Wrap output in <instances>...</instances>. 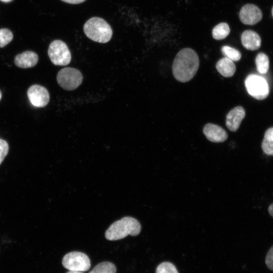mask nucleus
Returning <instances> with one entry per match:
<instances>
[{
    "mask_svg": "<svg viewBox=\"0 0 273 273\" xmlns=\"http://www.w3.org/2000/svg\"><path fill=\"white\" fill-rule=\"evenodd\" d=\"M268 211L269 214L273 217V203L268 207Z\"/></svg>",
    "mask_w": 273,
    "mask_h": 273,
    "instance_id": "25",
    "label": "nucleus"
},
{
    "mask_svg": "<svg viewBox=\"0 0 273 273\" xmlns=\"http://www.w3.org/2000/svg\"><path fill=\"white\" fill-rule=\"evenodd\" d=\"M0 1L4 3H9V2H11L12 0H0Z\"/></svg>",
    "mask_w": 273,
    "mask_h": 273,
    "instance_id": "27",
    "label": "nucleus"
},
{
    "mask_svg": "<svg viewBox=\"0 0 273 273\" xmlns=\"http://www.w3.org/2000/svg\"><path fill=\"white\" fill-rule=\"evenodd\" d=\"M199 67L197 54L191 48H184L176 54L172 64V73L178 81L186 82L191 80Z\"/></svg>",
    "mask_w": 273,
    "mask_h": 273,
    "instance_id": "1",
    "label": "nucleus"
},
{
    "mask_svg": "<svg viewBox=\"0 0 273 273\" xmlns=\"http://www.w3.org/2000/svg\"><path fill=\"white\" fill-rule=\"evenodd\" d=\"M216 68L221 75L225 77L232 76L236 71V66L233 61L226 57L218 61Z\"/></svg>",
    "mask_w": 273,
    "mask_h": 273,
    "instance_id": "14",
    "label": "nucleus"
},
{
    "mask_svg": "<svg viewBox=\"0 0 273 273\" xmlns=\"http://www.w3.org/2000/svg\"><path fill=\"white\" fill-rule=\"evenodd\" d=\"M221 51L225 57L229 58L233 61H238L241 58L240 52L231 47L224 46L221 48Z\"/></svg>",
    "mask_w": 273,
    "mask_h": 273,
    "instance_id": "19",
    "label": "nucleus"
},
{
    "mask_svg": "<svg viewBox=\"0 0 273 273\" xmlns=\"http://www.w3.org/2000/svg\"><path fill=\"white\" fill-rule=\"evenodd\" d=\"M245 116V111L241 106H237L232 109L226 115L225 124L232 131H237L242 120Z\"/></svg>",
    "mask_w": 273,
    "mask_h": 273,
    "instance_id": "11",
    "label": "nucleus"
},
{
    "mask_svg": "<svg viewBox=\"0 0 273 273\" xmlns=\"http://www.w3.org/2000/svg\"><path fill=\"white\" fill-rule=\"evenodd\" d=\"M116 268L110 262H103L97 264L89 273H116Z\"/></svg>",
    "mask_w": 273,
    "mask_h": 273,
    "instance_id": "18",
    "label": "nucleus"
},
{
    "mask_svg": "<svg viewBox=\"0 0 273 273\" xmlns=\"http://www.w3.org/2000/svg\"><path fill=\"white\" fill-rule=\"evenodd\" d=\"M2 93H1V92L0 90V100H1V98H2Z\"/></svg>",
    "mask_w": 273,
    "mask_h": 273,
    "instance_id": "28",
    "label": "nucleus"
},
{
    "mask_svg": "<svg viewBox=\"0 0 273 273\" xmlns=\"http://www.w3.org/2000/svg\"><path fill=\"white\" fill-rule=\"evenodd\" d=\"M255 64L257 71L261 74H265L269 69V59L263 53L257 54L255 59Z\"/></svg>",
    "mask_w": 273,
    "mask_h": 273,
    "instance_id": "17",
    "label": "nucleus"
},
{
    "mask_svg": "<svg viewBox=\"0 0 273 273\" xmlns=\"http://www.w3.org/2000/svg\"><path fill=\"white\" fill-rule=\"evenodd\" d=\"M265 264L269 269L273 270V246L270 248L266 254Z\"/></svg>",
    "mask_w": 273,
    "mask_h": 273,
    "instance_id": "23",
    "label": "nucleus"
},
{
    "mask_svg": "<svg viewBox=\"0 0 273 273\" xmlns=\"http://www.w3.org/2000/svg\"><path fill=\"white\" fill-rule=\"evenodd\" d=\"M70 4H78L84 2L85 0H61Z\"/></svg>",
    "mask_w": 273,
    "mask_h": 273,
    "instance_id": "24",
    "label": "nucleus"
},
{
    "mask_svg": "<svg viewBox=\"0 0 273 273\" xmlns=\"http://www.w3.org/2000/svg\"><path fill=\"white\" fill-rule=\"evenodd\" d=\"M83 31L87 37L100 43L108 42L113 34L110 25L105 20L98 17L88 19L84 24Z\"/></svg>",
    "mask_w": 273,
    "mask_h": 273,
    "instance_id": "3",
    "label": "nucleus"
},
{
    "mask_svg": "<svg viewBox=\"0 0 273 273\" xmlns=\"http://www.w3.org/2000/svg\"><path fill=\"white\" fill-rule=\"evenodd\" d=\"M271 14H272V17H273V7H272V9H271Z\"/></svg>",
    "mask_w": 273,
    "mask_h": 273,
    "instance_id": "29",
    "label": "nucleus"
},
{
    "mask_svg": "<svg viewBox=\"0 0 273 273\" xmlns=\"http://www.w3.org/2000/svg\"><path fill=\"white\" fill-rule=\"evenodd\" d=\"M9 152V145L7 142L0 139V164L4 160Z\"/></svg>",
    "mask_w": 273,
    "mask_h": 273,
    "instance_id": "22",
    "label": "nucleus"
},
{
    "mask_svg": "<svg viewBox=\"0 0 273 273\" xmlns=\"http://www.w3.org/2000/svg\"><path fill=\"white\" fill-rule=\"evenodd\" d=\"M48 54L52 63L55 65H67L71 60L68 46L61 40H55L50 43Z\"/></svg>",
    "mask_w": 273,
    "mask_h": 273,
    "instance_id": "4",
    "label": "nucleus"
},
{
    "mask_svg": "<svg viewBox=\"0 0 273 273\" xmlns=\"http://www.w3.org/2000/svg\"><path fill=\"white\" fill-rule=\"evenodd\" d=\"M13 38L12 32L8 29H0V48H3L12 41Z\"/></svg>",
    "mask_w": 273,
    "mask_h": 273,
    "instance_id": "20",
    "label": "nucleus"
},
{
    "mask_svg": "<svg viewBox=\"0 0 273 273\" xmlns=\"http://www.w3.org/2000/svg\"><path fill=\"white\" fill-rule=\"evenodd\" d=\"M230 32V28L229 25L226 23L221 22L213 28L212 34L215 39L221 40L225 38Z\"/></svg>",
    "mask_w": 273,
    "mask_h": 273,
    "instance_id": "16",
    "label": "nucleus"
},
{
    "mask_svg": "<svg viewBox=\"0 0 273 273\" xmlns=\"http://www.w3.org/2000/svg\"><path fill=\"white\" fill-rule=\"evenodd\" d=\"M38 60V55L30 51H25L17 55L14 59L16 66L21 68H27L34 66Z\"/></svg>",
    "mask_w": 273,
    "mask_h": 273,
    "instance_id": "12",
    "label": "nucleus"
},
{
    "mask_svg": "<svg viewBox=\"0 0 273 273\" xmlns=\"http://www.w3.org/2000/svg\"><path fill=\"white\" fill-rule=\"evenodd\" d=\"M245 85L249 94L257 100H263L269 94L268 83L261 76L253 74L249 75L245 79Z\"/></svg>",
    "mask_w": 273,
    "mask_h": 273,
    "instance_id": "6",
    "label": "nucleus"
},
{
    "mask_svg": "<svg viewBox=\"0 0 273 273\" xmlns=\"http://www.w3.org/2000/svg\"><path fill=\"white\" fill-rule=\"evenodd\" d=\"M156 273H178L175 266L169 262L160 263L156 268Z\"/></svg>",
    "mask_w": 273,
    "mask_h": 273,
    "instance_id": "21",
    "label": "nucleus"
},
{
    "mask_svg": "<svg viewBox=\"0 0 273 273\" xmlns=\"http://www.w3.org/2000/svg\"><path fill=\"white\" fill-rule=\"evenodd\" d=\"M261 148L266 155L273 156V127L266 130L261 144Z\"/></svg>",
    "mask_w": 273,
    "mask_h": 273,
    "instance_id": "15",
    "label": "nucleus"
},
{
    "mask_svg": "<svg viewBox=\"0 0 273 273\" xmlns=\"http://www.w3.org/2000/svg\"><path fill=\"white\" fill-rule=\"evenodd\" d=\"M67 273H82L81 271H70L67 272Z\"/></svg>",
    "mask_w": 273,
    "mask_h": 273,
    "instance_id": "26",
    "label": "nucleus"
},
{
    "mask_svg": "<svg viewBox=\"0 0 273 273\" xmlns=\"http://www.w3.org/2000/svg\"><path fill=\"white\" fill-rule=\"evenodd\" d=\"M141 230V225L134 218L126 216L113 222L105 232L106 238L110 241L123 239L128 235L136 236Z\"/></svg>",
    "mask_w": 273,
    "mask_h": 273,
    "instance_id": "2",
    "label": "nucleus"
},
{
    "mask_svg": "<svg viewBox=\"0 0 273 273\" xmlns=\"http://www.w3.org/2000/svg\"><path fill=\"white\" fill-rule=\"evenodd\" d=\"M203 131L206 138L212 142H223L228 137L227 132L223 128L212 123L206 124Z\"/></svg>",
    "mask_w": 273,
    "mask_h": 273,
    "instance_id": "10",
    "label": "nucleus"
},
{
    "mask_svg": "<svg viewBox=\"0 0 273 273\" xmlns=\"http://www.w3.org/2000/svg\"><path fill=\"white\" fill-rule=\"evenodd\" d=\"M241 41L245 48L251 51L258 50L261 46V38L259 35L251 30H247L243 32Z\"/></svg>",
    "mask_w": 273,
    "mask_h": 273,
    "instance_id": "13",
    "label": "nucleus"
},
{
    "mask_svg": "<svg viewBox=\"0 0 273 273\" xmlns=\"http://www.w3.org/2000/svg\"><path fill=\"white\" fill-rule=\"evenodd\" d=\"M63 266L70 271H86L90 267L88 257L84 253L74 251L66 254L62 259Z\"/></svg>",
    "mask_w": 273,
    "mask_h": 273,
    "instance_id": "7",
    "label": "nucleus"
},
{
    "mask_svg": "<svg viewBox=\"0 0 273 273\" xmlns=\"http://www.w3.org/2000/svg\"><path fill=\"white\" fill-rule=\"evenodd\" d=\"M262 17L261 10L256 5L248 4L244 5L239 13L241 21L246 25H254L259 22Z\"/></svg>",
    "mask_w": 273,
    "mask_h": 273,
    "instance_id": "9",
    "label": "nucleus"
},
{
    "mask_svg": "<svg viewBox=\"0 0 273 273\" xmlns=\"http://www.w3.org/2000/svg\"><path fill=\"white\" fill-rule=\"evenodd\" d=\"M82 75L77 69L66 67L60 70L57 75L59 85L67 90H72L77 88L82 83Z\"/></svg>",
    "mask_w": 273,
    "mask_h": 273,
    "instance_id": "5",
    "label": "nucleus"
},
{
    "mask_svg": "<svg viewBox=\"0 0 273 273\" xmlns=\"http://www.w3.org/2000/svg\"><path fill=\"white\" fill-rule=\"evenodd\" d=\"M27 96L31 104L36 107H45L49 102L50 95L48 90L43 86L34 84L27 90Z\"/></svg>",
    "mask_w": 273,
    "mask_h": 273,
    "instance_id": "8",
    "label": "nucleus"
}]
</instances>
